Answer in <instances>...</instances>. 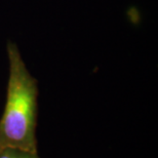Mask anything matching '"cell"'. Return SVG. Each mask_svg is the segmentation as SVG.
<instances>
[{
  "label": "cell",
  "mask_w": 158,
  "mask_h": 158,
  "mask_svg": "<svg viewBox=\"0 0 158 158\" xmlns=\"http://www.w3.org/2000/svg\"><path fill=\"white\" fill-rule=\"evenodd\" d=\"M6 52L8 80L4 109L0 118V150L38 152V81L27 68L17 43L8 40Z\"/></svg>",
  "instance_id": "1"
},
{
  "label": "cell",
  "mask_w": 158,
  "mask_h": 158,
  "mask_svg": "<svg viewBox=\"0 0 158 158\" xmlns=\"http://www.w3.org/2000/svg\"><path fill=\"white\" fill-rule=\"evenodd\" d=\"M0 158H40L38 152L20 149H1Z\"/></svg>",
  "instance_id": "2"
}]
</instances>
